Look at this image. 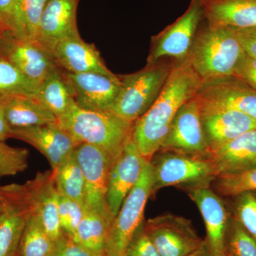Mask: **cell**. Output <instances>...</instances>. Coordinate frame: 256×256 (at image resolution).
Listing matches in <instances>:
<instances>
[{
    "label": "cell",
    "instance_id": "603a6c76",
    "mask_svg": "<svg viewBox=\"0 0 256 256\" xmlns=\"http://www.w3.org/2000/svg\"><path fill=\"white\" fill-rule=\"evenodd\" d=\"M210 26L246 28L256 26V0H200Z\"/></svg>",
    "mask_w": 256,
    "mask_h": 256
},
{
    "label": "cell",
    "instance_id": "ac0fdd59",
    "mask_svg": "<svg viewBox=\"0 0 256 256\" xmlns=\"http://www.w3.org/2000/svg\"><path fill=\"white\" fill-rule=\"evenodd\" d=\"M58 66L73 74L98 73L114 77L106 66L100 52L79 36L64 38L46 47Z\"/></svg>",
    "mask_w": 256,
    "mask_h": 256
},
{
    "label": "cell",
    "instance_id": "d6986e66",
    "mask_svg": "<svg viewBox=\"0 0 256 256\" xmlns=\"http://www.w3.org/2000/svg\"><path fill=\"white\" fill-rule=\"evenodd\" d=\"M11 138L36 148L48 160L52 170L56 169L78 144L56 121L34 127L11 129Z\"/></svg>",
    "mask_w": 256,
    "mask_h": 256
},
{
    "label": "cell",
    "instance_id": "7c38bea8",
    "mask_svg": "<svg viewBox=\"0 0 256 256\" xmlns=\"http://www.w3.org/2000/svg\"><path fill=\"white\" fill-rule=\"evenodd\" d=\"M148 162L131 136L114 159L109 172L107 202L114 218L128 194L139 181Z\"/></svg>",
    "mask_w": 256,
    "mask_h": 256
},
{
    "label": "cell",
    "instance_id": "6da1fadb",
    "mask_svg": "<svg viewBox=\"0 0 256 256\" xmlns=\"http://www.w3.org/2000/svg\"><path fill=\"white\" fill-rule=\"evenodd\" d=\"M203 86L188 58L172 63L169 76L158 98L133 124L134 142L148 162L162 146L178 109L196 96Z\"/></svg>",
    "mask_w": 256,
    "mask_h": 256
},
{
    "label": "cell",
    "instance_id": "d4e9b609",
    "mask_svg": "<svg viewBox=\"0 0 256 256\" xmlns=\"http://www.w3.org/2000/svg\"><path fill=\"white\" fill-rule=\"evenodd\" d=\"M114 218L110 212L84 208L73 240L94 252H106V242Z\"/></svg>",
    "mask_w": 256,
    "mask_h": 256
},
{
    "label": "cell",
    "instance_id": "4fadbf2b",
    "mask_svg": "<svg viewBox=\"0 0 256 256\" xmlns=\"http://www.w3.org/2000/svg\"><path fill=\"white\" fill-rule=\"evenodd\" d=\"M22 193L32 214L41 220L54 242L63 235L58 220V191L53 170L38 173L34 178L20 184Z\"/></svg>",
    "mask_w": 256,
    "mask_h": 256
},
{
    "label": "cell",
    "instance_id": "3957f363",
    "mask_svg": "<svg viewBox=\"0 0 256 256\" xmlns=\"http://www.w3.org/2000/svg\"><path fill=\"white\" fill-rule=\"evenodd\" d=\"M56 122L78 144L97 146L114 160L132 136L134 124L110 111L86 110L76 104Z\"/></svg>",
    "mask_w": 256,
    "mask_h": 256
},
{
    "label": "cell",
    "instance_id": "ffe728a7",
    "mask_svg": "<svg viewBox=\"0 0 256 256\" xmlns=\"http://www.w3.org/2000/svg\"><path fill=\"white\" fill-rule=\"evenodd\" d=\"M205 158L216 178L238 174L256 166V129L210 148Z\"/></svg>",
    "mask_w": 256,
    "mask_h": 256
},
{
    "label": "cell",
    "instance_id": "83f0119b",
    "mask_svg": "<svg viewBox=\"0 0 256 256\" xmlns=\"http://www.w3.org/2000/svg\"><path fill=\"white\" fill-rule=\"evenodd\" d=\"M54 242L40 218L32 214L26 222L16 256H48Z\"/></svg>",
    "mask_w": 256,
    "mask_h": 256
},
{
    "label": "cell",
    "instance_id": "52a82bcc",
    "mask_svg": "<svg viewBox=\"0 0 256 256\" xmlns=\"http://www.w3.org/2000/svg\"><path fill=\"white\" fill-rule=\"evenodd\" d=\"M202 20L204 14L200 0H191L188 10L180 18L152 37L146 64L168 58L174 62L188 60Z\"/></svg>",
    "mask_w": 256,
    "mask_h": 256
},
{
    "label": "cell",
    "instance_id": "7a4b0ae2",
    "mask_svg": "<svg viewBox=\"0 0 256 256\" xmlns=\"http://www.w3.org/2000/svg\"><path fill=\"white\" fill-rule=\"evenodd\" d=\"M244 54L235 28L207 24L198 28L188 60L205 84L232 76Z\"/></svg>",
    "mask_w": 256,
    "mask_h": 256
},
{
    "label": "cell",
    "instance_id": "836d02e7",
    "mask_svg": "<svg viewBox=\"0 0 256 256\" xmlns=\"http://www.w3.org/2000/svg\"><path fill=\"white\" fill-rule=\"evenodd\" d=\"M30 151L0 142V178L23 172L28 166Z\"/></svg>",
    "mask_w": 256,
    "mask_h": 256
},
{
    "label": "cell",
    "instance_id": "cb8c5ba5",
    "mask_svg": "<svg viewBox=\"0 0 256 256\" xmlns=\"http://www.w3.org/2000/svg\"><path fill=\"white\" fill-rule=\"evenodd\" d=\"M0 106L11 129L34 127L56 121L36 96H6L0 98Z\"/></svg>",
    "mask_w": 256,
    "mask_h": 256
},
{
    "label": "cell",
    "instance_id": "4dcf8cb0",
    "mask_svg": "<svg viewBox=\"0 0 256 256\" xmlns=\"http://www.w3.org/2000/svg\"><path fill=\"white\" fill-rule=\"evenodd\" d=\"M210 188L217 194L227 198L242 192L256 191V166L238 174L217 176Z\"/></svg>",
    "mask_w": 256,
    "mask_h": 256
},
{
    "label": "cell",
    "instance_id": "f1b7e54d",
    "mask_svg": "<svg viewBox=\"0 0 256 256\" xmlns=\"http://www.w3.org/2000/svg\"><path fill=\"white\" fill-rule=\"evenodd\" d=\"M38 88L0 54V98L14 95L36 96Z\"/></svg>",
    "mask_w": 256,
    "mask_h": 256
},
{
    "label": "cell",
    "instance_id": "ba28073f",
    "mask_svg": "<svg viewBox=\"0 0 256 256\" xmlns=\"http://www.w3.org/2000/svg\"><path fill=\"white\" fill-rule=\"evenodd\" d=\"M207 150L208 146L202 126L201 100L197 94L178 109L158 152L205 156Z\"/></svg>",
    "mask_w": 256,
    "mask_h": 256
},
{
    "label": "cell",
    "instance_id": "f6af8a7d",
    "mask_svg": "<svg viewBox=\"0 0 256 256\" xmlns=\"http://www.w3.org/2000/svg\"><path fill=\"white\" fill-rule=\"evenodd\" d=\"M224 256H230L226 255V254H225V255H224Z\"/></svg>",
    "mask_w": 256,
    "mask_h": 256
},
{
    "label": "cell",
    "instance_id": "ab89813d",
    "mask_svg": "<svg viewBox=\"0 0 256 256\" xmlns=\"http://www.w3.org/2000/svg\"><path fill=\"white\" fill-rule=\"evenodd\" d=\"M234 28L246 54L256 58V26L246 28Z\"/></svg>",
    "mask_w": 256,
    "mask_h": 256
},
{
    "label": "cell",
    "instance_id": "e575fe53",
    "mask_svg": "<svg viewBox=\"0 0 256 256\" xmlns=\"http://www.w3.org/2000/svg\"><path fill=\"white\" fill-rule=\"evenodd\" d=\"M58 214L62 232L73 239L84 214V207L58 192Z\"/></svg>",
    "mask_w": 256,
    "mask_h": 256
},
{
    "label": "cell",
    "instance_id": "8d00e7d4",
    "mask_svg": "<svg viewBox=\"0 0 256 256\" xmlns=\"http://www.w3.org/2000/svg\"><path fill=\"white\" fill-rule=\"evenodd\" d=\"M48 256H108L106 252H95L63 234L54 242L53 250Z\"/></svg>",
    "mask_w": 256,
    "mask_h": 256
},
{
    "label": "cell",
    "instance_id": "e0dca14e",
    "mask_svg": "<svg viewBox=\"0 0 256 256\" xmlns=\"http://www.w3.org/2000/svg\"><path fill=\"white\" fill-rule=\"evenodd\" d=\"M200 98L202 126L208 149L256 129V120L238 111L223 108Z\"/></svg>",
    "mask_w": 256,
    "mask_h": 256
},
{
    "label": "cell",
    "instance_id": "60d3db41",
    "mask_svg": "<svg viewBox=\"0 0 256 256\" xmlns=\"http://www.w3.org/2000/svg\"><path fill=\"white\" fill-rule=\"evenodd\" d=\"M9 138H11V128L6 122L0 106V142H5Z\"/></svg>",
    "mask_w": 256,
    "mask_h": 256
},
{
    "label": "cell",
    "instance_id": "f35d334b",
    "mask_svg": "<svg viewBox=\"0 0 256 256\" xmlns=\"http://www.w3.org/2000/svg\"><path fill=\"white\" fill-rule=\"evenodd\" d=\"M232 76L256 89V58L245 54L237 64Z\"/></svg>",
    "mask_w": 256,
    "mask_h": 256
},
{
    "label": "cell",
    "instance_id": "484cf974",
    "mask_svg": "<svg viewBox=\"0 0 256 256\" xmlns=\"http://www.w3.org/2000/svg\"><path fill=\"white\" fill-rule=\"evenodd\" d=\"M36 98L56 119L66 114L76 104L60 68L38 86Z\"/></svg>",
    "mask_w": 256,
    "mask_h": 256
},
{
    "label": "cell",
    "instance_id": "74e56055",
    "mask_svg": "<svg viewBox=\"0 0 256 256\" xmlns=\"http://www.w3.org/2000/svg\"><path fill=\"white\" fill-rule=\"evenodd\" d=\"M0 25L4 31L22 38L16 0H0Z\"/></svg>",
    "mask_w": 256,
    "mask_h": 256
},
{
    "label": "cell",
    "instance_id": "7402d4cb",
    "mask_svg": "<svg viewBox=\"0 0 256 256\" xmlns=\"http://www.w3.org/2000/svg\"><path fill=\"white\" fill-rule=\"evenodd\" d=\"M79 0H48L42 12L36 40L45 47L79 36L76 13Z\"/></svg>",
    "mask_w": 256,
    "mask_h": 256
},
{
    "label": "cell",
    "instance_id": "9c48e42d",
    "mask_svg": "<svg viewBox=\"0 0 256 256\" xmlns=\"http://www.w3.org/2000/svg\"><path fill=\"white\" fill-rule=\"evenodd\" d=\"M0 54L38 86L60 68L41 42L16 36L9 32H3L0 38Z\"/></svg>",
    "mask_w": 256,
    "mask_h": 256
},
{
    "label": "cell",
    "instance_id": "1f68e13d",
    "mask_svg": "<svg viewBox=\"0 0 256 256\" xmlns=\"http://www.w3.org/2000/svg\"><path fill=\"white\" fill-rule=\"evenodd\" d=\"M48 0H16L22 38H36L38 25Z\"/></svg>",
    "mask_w": 256,
    "mask_h": 256
},
{
    "label": "cell",
    "instance_id": "b9f144b4",
    "mask_svg": "<svg viewBox=\"0 0 256 256\" xmlns=\"http://www.w3.org/2000/svg\"><path fill=\"white\" fill-rule=\"evenodd\" d=\"M184 256H212V252H210V248H208V246L206 244V242H204L203 244L190 254H186V255Z\"/></svg>",
    "mask_w": 256,
    "mask_h": 256
},
{
    "label": "cell",
    "instance_id": "8992f818",
    "mask_svg": "<svg viewBox=\"0 0 256 256\" xmlns=\"http://www.w3.org/2000/svg\"><path fill=\"white\" fill-rule=\"evenodd\" d=\"M152 178V166L149 162L112 222L106 242L108 256H124L128 242L144 220V208L151 196Z\"/></svg>",
    "mask_w": 256,
    "mask_h": 256
},
{
    "label": "cell",
    "instance_id": "d590c367",
    "mask_svg": "<svg viewBox=\"0 0 256 256\" xmlns=\"http://www.w3.org/2000/svg\"><path fill=\"white\" fill-rule=\"evenodd\" d=\"M124 256H161L146 233L144 220L128 242Z\"/></svg>",
    "mask_w": 256,
    "mask_h": 256
},
{
    "label": "cell",
    "instance_id": "f546056e",
    "mask_svg": "<svg viewBox=\"0 0 256 256\" xmlns=\"http://www.w3.org/2000/svg\"><path fill=\"white\" fill-rule=\"evenodd\" d=\"M225 254L230 256H256V239L232 216L226 236Z\"/></svg>",
    "mask_w": 256,
    "mask_h": 256
},
{
    "label": "cell",
    "instance_id": "2e32d148",
    "mask_svg": "<svg viewBox=\"0 0 256 256\" xmlns=\"http://www.w3.org/2000/svg\"><path fill=\"white\" fill-rule=\"evenodd\" d=\"M3 208L0 214V256H16L31 210L20 184L0 186Z\"/></svg>",
    "mask_w": 256,
    "mask_h": 256
},
{
    "label": "cell",
    "instance_id": "9a60e30c",
    "mask_svg": "<svg viewBox=\"0 0 256 256\" xmlns=\"http://www.w3.org/2000/svg\"><path fill=\"white\" fill-rule=\"evenodd\" d=\"M185 192L201 213L206 226L204 240L212 256H224L226 236L232 216L228 204L210 186L190 188Z\"/></svg>",
    "mask_w": 256,
    "mask_h": 256
},
{
    "label": "cell",
    "instance_id": "4316f807",
    "mask_svg": "<svg viewBox=\"0 0 256 256\" xmlns=\"http://www.w3.org/2000/svg\"><path fill=\"white\" fill-rule=\"evenodd\" d=\"M54 171L58 191L84 206V180L75 152L69 154Z\"/></svg>",
    "mask_w": 256,
    "mask_h": 256
},
{
    "label": "cell",
    "instance_id": "5bb4252c",
    "mask_svg": "<svg viewBox=\"0 0 256 256\" xmlns=\"http://www.w3.org/2000/svg\"><path fill=\"white\" fill-rule=\"evenodd\" d=\"M76 104L90 110H108L120 88L118 76H108L98 73H69L62 70Z\"/></svg>",
    "mask_w": 256,
    "mask_h": 256
},
{
    "label": "cell",
    "instance_id": "5b68a950",
    "mask_svg": "<svg viewBox=\"0 0 256 256\" xmlns=\"http://www.w3.org/2000/svg\"><path fill=\"white\" fill-rule=\"evenodd\" d=\"M150 162L153 172L151 196L166 186H176L186 191L210 186L216 178L205 156L158 152Z\"/></svg>",
    "mask_w": 256,
    "mask_h": 256
},
{
    "label": "cell",
    "instance_id": "ee69618b",
    "mask_svg": "<svg viewBox=\"0 0 256 256\" xmlns=\"http://www.w3.org/2000/svg\"><path fill=\"white\" fill-rule=\"evenodd\" d=\"M4 32V30H3V28H2L1 25H0V38H1L3 32Z\"/></svg>",
    "mask_w": 256,
    "mask_h": 256
},
{
    "label": "cell",
    "instance_id": "44dd1931",
    "mask_svg": "<svg viewBox=\"0 0 256 256\" xmlns=\"http://www.w3.org/2000/svg\"><path fill=\"white\" fill-rule=\"evenodd\" d=\"M202 100L256 120V89L234 76L204 84Z\"/></svg>",
    "mask_w": 256,
    "mask_h": 256
},
{
    "label": "cell",
    "instance_id": "30bf717a",
    "mask_svg": "<svg viewBox=\"0 0 256 256\" xmlns=\"http://www.w3.org/2000/svg\"><path fill=\"white\" fill-rule=\"evenodd\" d=\"M146 233L161 256H184L204 242L192 222L173 214H164L146 222Z\"/></svg>",
    "mask_w": 256,
    "mask_h": 256
},
{
    "label": "cell",
    "instance_id": "277c9868",
    "mask_svg": "<svg viewBox=\"0 0 256 256\" xmlns=\"http://www.w3.org/2000/svg\"><path fill=\"white\" fill-rule=\"evenodd\" d=\"M172 65L162 60L146 64L136 73L119 75L120 88L108 110L134 122L158 98L169 76Z\"/></svg>",
    "mask_w": 256,
    "mask_h": 256
},
{
    "label": "cell",
    "instance_id": "8fae6325",
    "mask_svg": "<svg viewBox=\"0 0 256 256\" xmlns=\"http://www.w3.org/2000/svg\"><path fill=\"white\" fill-rule=\"evenodd\" d=\"M74 152L84 176V208L111 213L107 202L108 182L114 159L106 152L86 143L78 144Z\"/></svg>",
    "mask_w": 256,
    "mask_h": 256
},
{
    "label": "cell",
    "instance_id": "7bdbcfd3",
    "mask_svg": "<svg viewBox=\"0 0 256 256\" xmlns=\"http://www.w3.org/2000/svg\"><path fill=\"white\" fill-rule=\"evenodd\" d=\"M3 208V198L2 196L1 192H0V214H1L2 210Z\"/></svg>",
    "mask_w": 256,
    "mask_h": 256
},
{
    "label": "cell",
    "instance_id": "d6a6232c",
    "mask_svg": "<svg viewBox=\"0 0 256 256\" xmlns=\"http://www.w3.org/2000/svg\"><path fill=\"white\" fill-rule=\"evenodd\" d=\"M230 214L256 239V191L242 192L230 197Z\"/></svg>",
    "mask_w": 256,
    "mask_h": 256
}]
</instances>
